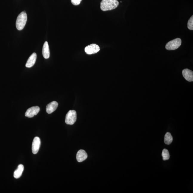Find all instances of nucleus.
Returning a JSON list of instances; mask_svg holds the SVG:
<instances>
[{"label":"nucleus","instance_id":"1","mask_svg":"<svg viewBox=\"0 0 193 193\" xmlns=\"http://www.w3.org/2000/svg\"><path fill=\"white\" fill-rule=\"evenodd\" d=\"M119 2L117 0H102L101 3V9L103 11L111 10L117 8Z\"/></svg>","mask_w":193,"mask_h":193},{"label":"nucleus","instance_id":"2","mask_svg":"<svg viewBox=\"0 0 193 193\" xmlns=\"http://www.w3.org/2000/svg\"><path fill=\"white\" fill-rule=\"evenodd\" d=\"M27 15L26 12H22L18 16L16 22V26L18 30H22L27 22Z\"/></svg>","mask_w":193,"mask_h":193},{"label":"nucleus","instance_id":"3","mask_svg":"<svg viewBox=\"0 0 193 193\" xmlns=\"http://www.w3.org/2000/svg\"><path fill=\"white\" fill-rule=\"evenodd\" d=\"M181 40L177 38L169 41L166 45V49L168 50H175L177 49L181 46Z\"/></svg>","mask_w":193,"mask_h":193},{"label":"nucleus","instance_id":"4","mask_svg":"<svg viewBox=\"0 0 193 193\" xmlns=\"http://www.w3.org/2000/svg\"><path fill=\"white\" fill-rule=\"evenodd\" d=\"M77 113L75 110H70L66 115L65 122L67 124L73 125L77 120Z\"/></svg>","mask_w":193,"mask_h":193},{"label":"nucleus","instance_id":"5","mask_svg":"<svg viewBox=\"0 0 193 193\" xmlns=\"http://www.w3.org/2000/svg\"><path fill=\"white\" fill-rule=\"evenodd\" d=\"M85 52L88 55H92L98 52L100 50V47L98 45L95 44H91L86 47Z\"/></svg>","mask_w":193,"mask_h":193},{"label":"nucleus","instance_id":"6","mask_svg":"<svg viewBox=\"0 0 193 193\" xmlns=\"http://www.w3.org/2000/svg\"><path fill=\"white\" fill-rule=\"evenodd\" d=\"M39 111L40 108L38 106H33L27 110L25 113V116L28 118H32L35 115H37Z\"/></svg>","mask_w":193,"mask_h":193},{"label":"nucleus","instance_id":"7","mask_svg":"<svg viewBox=\"0 0 193 193\" xmlns=\"http://www.w3.org/2000/svg\"><path fill=\"white\" fill-rule=\"evenodd\" d=\"M41 144L40 139L38 137H35L34 138L32 145V151L34 154H36L38 152Z\"/></svg>","mask_w":193,"mask_h":193},{"label":"nucleus","instance_id":"8","mask_svg":"<svg viewBox=\"0 0 193 193\" xmlns=\"http://www.w3.org/2000/svg\"><path fill=\"white\" fill-rule=\"evenodd\" d=\"M183 76L186 80L189 82H192L193 81V72L190 70L185 69L182 72Z\"/></svg>","mask_w":193,"mask_h":193},{"label":"nucleus","instance_id":"9","mask_svg":"<svg viewBox=\"0 0 193 193\" xmlns=\"http://www.w3.org/2000/svg\"><path fill=\"white\" fill-rule=\"evenodd\" d=\"M88 157V155L86 151L83 149H81L78 152L76 155L77 161L81 162L85 160Z\"/></svg>","mask_w":193,"mask_h":193},{"label":"nucleus","instance_id":"10","mask_svg":"<svg viewBox=\"0 0 193 193\" xmlns=\"http://www.w3.org/2000/svg\"><path fill=\"white\" fill-rule=\"evenodd\" d=\"M58 103L56 101L50 103L46 106V112L48 114H51L57 109Z\"/></svg>","mask_w":193,"mask_h":193},{"label":"nucleus","instance_id":"11","mask_svg":"<svg viewBox=\"0 0 193 193\" xmlns=\"http://www.w3.org/2000/svg\"><path fill=\"white\" fill-rule=\"evenodd\" d=\"M37 59V54L34 53L30 56L27 61L26 66V67L31 68L35 64Z\"/></svg>","mask_w":193,"mask_h":193},{"label":"nucleus","instance_id":"12","mask_svg":"<svg viewBox=\"0 0 193 193\" xmlns=\"http://www.w3.org/2000/svg\"><path fill=\"white\" fill-rule=\"evenodd\" d=\"M42 54L43 57L45 59L49 58L50 56V51L49 47L47 41H46L44 43L43 47Z\"/></svg>","mask_w":193,"mask_h":193},{"label":"nucleus","instance_id":"13","mask_svg":"<svg viewBox=\"0 0 193 193\" xmlns=\"http://www.w3.org/2000/svg\"><path fill=\"white\" fill-rule=\"evenodd\" d=\"M24 167L23 165L20 164L18 166L17 169L14 171V177L18 179L21 177L22 175L23 171H24Z\"/></svg>","mask_w":193,"mask_h":193},{"label":"nucleus","instance_id":"14","mask_svg":"<svg viewBox=\"0 0 193 193\" xmlns=\"http://www.w3.org/2000/svg\"><path fill=\"white\" fill-rule=\"evenodd\" d=\"M173 141V138L171 133L169 132H167L165 135L164 138V142L166 145H169Z\"/></svg>","mask_w":193,"mask_h":193},{"label":"nucleus","instance_id":"15","mask_svg":"<svg viewBox=\"0 0 193 193\" xmlns=\"http://www.w3.org/2000/svg\"><path fill=\"white\" fill-rule=\"evenodd\" d=\"M162 155L164 160H168L169 159V158H170L169 151L166 149H163V151H162Z\"/></svg>","mask_w":193,"mask_h":193},{"label":"nucleus","instance_id":"16","mask_svg":"<svg viewBox=\"0 0 193 193\" xmlns=\"http://www.w3.org/2000/svg\"><path fill=\"white\" fill-rule=\"evenodd\" d=\"M187 27L190 30H193V16H192L189 20L187 23Z\"/></svg>","mask_w":193,"mask_h":193},{"label":"nucleus","instance_id":"17","mask_svg":"<svg viewBox=\"0 0 193 193\" xmlns=\"http://www.w3.org/2000/svg\"><path fill=\"white\" fill-rule=\"evenodd\" d=\"M82 0H71V2L73 5H78L80 4Z\"/></svg>","mask_w":193,"mask_h":193}]
</instances>
